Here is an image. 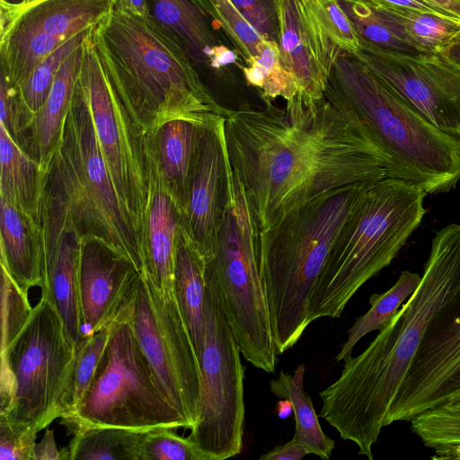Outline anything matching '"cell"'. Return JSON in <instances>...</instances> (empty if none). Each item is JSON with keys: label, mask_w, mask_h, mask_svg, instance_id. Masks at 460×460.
Listing matches in <instances>:
<instances>
[{"label": "cell", "mask_w": 460, "mask_h": 460, "mask_svg": "<svg viewBox=\"0 0 460 460\" xmlns=\"http://www.w3.org/2000/svg\"><path fill=\"white\" fill-rule=\"evenodd\" d=\"M86 40L63 62L46 102L34 113L31 158L45 172L60 142L64 121L82 69Z\"/></svg>", "instance_id": "24"}, {"label": "cell", "mask_w": 460, "mask_h": 460, "mask_svg": "<svg viewBox=\"0 0 460 460\" xmlns=\"http://www.w3.org/2000/svg\"><path fill=\"white\" fill-rule=\"evenodd\" d=\"M115 6L116 0L0 1V75L18 89L48 55L95 28Z\"/></svg>", "instance_id": "14"}, {"label": "cell", "mask_w": 460, "mask_h": 460, "mask_svg": "<svg viewBox=\"0 0 460 460\" xmlns=\"http://www.w3.org/2000/svg\"><path fill=\"white\" fill-rule=\"evenodd\" d=\"M214 21L245 58H254L264 39L246 22L231 0H205Z\"/></svg>", "instance_id": "38"}, {"label": "cell", "mask_w": 460, "mask_h": 460, "mask_svg": "<svg viewBox=\"0 0 460 460\" xmlns=\"http://www.w3.org/2000/svg\"><path fill=\"white\" fill-rule=\"evenodd\" d=\"M45 174L0 124V198L41 227Z\"/></svg>", "instance_id": "26"}, {"label": "cell", "mask_w": 460, "mask_h": 460, "mask_svg": "<svg viewBox=\"0 0 460 460\" xmlns=\"http://www.w3.org/2000/svg\"><path fill=\"white\" fill-rule=\"evenodd\" d=\"M410 423L412 433L433 450L432 459L460 460V413L436 406L417 414Z\"/></svg>", "instance_id": "35"}, {"label": "cell", "mask_w": 460, "mask_h": 460, "mask_svg": "<svg viewBox=\"0 0 460 460\" xmlns=\"http://www.w3.org/2000/svg\"><path fill=\"white\" fill-rule=\"evenodd\" d=\"M373 182L326 192L259 234L258 264L278 355L310 324L309 305L332 247Z\"/></svg>", "instance_id": "6"}, {"label": "cell", "mask_w": 460, "mask_h": 460, "mask_svg": "<svg viewBox=\"0 0 460 460\" xmlns=\"http://www.w3.org/2000/svg\"><path fill=\"white\" fill-rule=\"evenodd\" d=\"M112 325L93 333H85L76 343L75 356L60 402L61 420L72 416L77 411L88 391L107 347Z\"/></svg>", "instance_id": "33"}, {"label": "cell", "mask_w": 460, "mask_h": 460, "mask_svg": "<svg viewBox=\"0 0 460 460\" xmlns=\"http://www.w3.org/2000/svg\"><path fill=\"white\" fill-rule=\"evenodd\" d=\"M67 428L73 439L62 449L63 460H134L140 430L87 425Z\"/></svg>", "instance_id": "29"}, {"label": "cell", "mask_w": 460, "mask_h": 460, "mask_svg": "<svg viewBox=\"0 0 460 460\" xmlns=\"http://www.w3.org/2000/svg\"><path fill=\"white\" fill-rule=\"evenodd\" d=\"M293 412V405L292 402L287 399L282 398L279 400L277 404V413L279 418L287 419Z\"/></svg>", "instance_id": "50"}, {"label": "cell", "mask_w": 460, "mask_h": 460, "mask_svg": "<svg viewBox=\"0 0 460 460\" xmlns=\"http://www.w3.org/2000/svg\"><path fill=\"white\" fill-rule=\"evenodd\" d=\"M305 370L301 364L292 376L280 371L278 378L270 382V389L278 398H287L292 402L296 421L293 438L302 444L309 454L329 459L335 441L323 431L313 402L305 391Z\"/></svg>", "instance_id": "28"}, {"label": "cell", "mask_w": 460, "mask_h": 460, "mask_svg": "<svg viewBox=\"0 0 460 460\" xmlns=\"http://www.w3.org/2000/svg\"><path fill=\"white\" fill-rule=\"evenodd\" d=\"M436 128L460 137V69L440 54L406 56L360 45L354 54Z\"/></svg>", "instance_id": "16"}, {"label": "cell", "mask_w": 460, "mask_h": 460, "mask_svg": "<svg viewBox=\"0 0 460 460\" xmlns=\"http://www.w3.org/2000/svg\"><path fill=\"white\" fill-rule=\"evenodd\" d=\"M38 432L30 426L0 420V460H34Z\"/></svg>", "instance_id": "43"}, {"label": "cell", "mask_w": 460, "mask_h": 460, "mask_svg": "<svg viewBox=\"0 0 460 460\" xmlns=\"http://www.w3.org/2000/svg\"><path fill=\"white\" fill-rule=\"evenodd\" d=\"M460 288V225L434 237L421 280L390 323L358 356H347L339 378L320 392V417L358 455L373 459V446L420 345L430 320Z\"/></svg>", "instance_id": "2"}, {"label": "cell", "mask_w": 460, "mask_h": 460, "mask_svg": "<svg viewBox=\"0 0 460 460\" xmlns=\"http://www.w3.org/2000/svg\"><path fill=\"white\" fill-rule=\"evenodd\" d=\"M32 310L29 297L1 267V350L5 349L20 333Z\"/></svg>", "instance_id": "40"}, {"label": "cell", "mask_w": 460, "mask_h": 460, "mask_svg": "<svg viewBox=\"0 0 460 460\" xmlns=\"http://www.w3.org/2000/svg\"><path fill=\"white\" fill-rule=\"evenodd\" d=\"M449 63L460 69V32L439 53Z\"/></svg>", "instance_id": "47"}, {"label": "cell", "mask_w": 460, "mask_h": 460, "mask_svg": "<svg viewBox=\"0 0 460 460\" xmlns=\"http://www.w3.org/2000/svg\"><path fill=\"white\" fill-rule=\"evenodd\" d=\"M438 406H440V407L444 408L445 410H447V411H450L453 412L460 413V397L451 399V400L446 402L445 403H442Z\"/></svg>", "instance_id": "51"}, {"label": "cell", "mask_w": 460, "mask_h": 460, "mask_svg": "<svg viewBox=\"0 0 460 460\" xmlns=\"http://www.w3.org/2000/svg\"><path fill=\"white\" fill-rule=\"evenodd\" d=\"M260 229L232 166L216 243L204 258L205 280L245 360L273 373L278 353L258 264Z\"/></svg>", "instance_id": "8"}, {"label": "cell", "mask_w": 460, "mask_h": 460, "mask_svg": "<svg viewBox=\"0 0 460 460\" xmlns=\"http://www.w3.org/2000/svg\"><path fill=\"white\" fill-rule=\"evenodd\" d=\"M326 33L342 50L355 54L360 42L354 27L337 0H305Z\"/></svg>", "instance_id": "41"}, {"label": "cell", "mask_w": 460, "mask_h": 460, "mask_svg": "<svg viewBox=\"0 0 460 460\" xmlns=\"http://www.w3.org/2000/svg\"><path fill=\"white\" fill-rule=\"evenodd\" d=\"M426 193L403 179L370 184L337 236L311 296L308 322L339 318L370 279L397 256L425 215Z\"/></svg>", "instance_id": "7"}, {"label": "cell", "mask_w": 460, "mask_h": 460, "mask_svg": "<svg viewBox=\"0 0 460 460\" xmlns=\"http://www.w3.org/2000/svg\"><path fill=\"white\" fill-rule=\"evenodd\" d=\"M141 276L132 262L103 243L82 241L80 297L85 333L102 331L129 315Z\"/></svg>", "instance_id": "18"}, {"label": "cell", "mask_w": 460, "mask_h": 460, "mask_svg": "<svg viewBox=\"0 0 460 460\" xmlns=\"http://www.w3.org/2000/svg\"><path fill=\"white\" fill-rule=\"evenodd\" d=\"M29 1H30V0H28V2H29ZM28 2H27V3H28Z\"/></svg>", "instance_id": "55"}, {"label": "cell", "mask_w": 460, "mask_h": 460, "mask_svg": "<svg viewBox=\"0 0 460 460\" xmlns=\"http://www.w3.org/2000/svg\"><path fill=\"white\" fill-rule=\"evenodd\" d=\"M10 4H22L27 3L28 0H0Z\"/></svg>", "instance_id": "52"}, {"label": "cell", "mask_w": 460, "mask_h": 460, "mask_svg": "<svg viewBox=\"0 0 460 460\" xmlns=\"http://www.w3.org/2000/svg\"><path fill=\"white\" fill-rule=\"evenodd\" d=\"M91 41L110 84L152 138L173 119L203 127L230 114L205 86L181 40L152 15L115 6Z\"/></svg>", "instance_id": "3"}, {"label": "cell", "mask_w": 460, "mask_h": 460, "mask_svg": "<svg viewBox=\"0 0 460 460\" xmlns=\"http://www.w3.org/2000/svg\"><path fill=\"white\" fill-rule=\"evenodd\" d=\"M181 223L179 209L155 177L147 223L146 261L143 274L165 292L175 288L174 270Z\"/></svg>", "instance_id": "25"}, {"label": "cell", "mask_w": 460, "mask_h": 460, "mask_svg": "<svg viewBox=\"0 0 460 460\" xmlns=\"http://www.w3.org/2000/svg\"><path fill=\"white\" fill-rule=\"evenodd\" d=\"M377 7L397 26L408 43L427 54H439L460 32V19L455 17L407 8Z\"/></svg>", "instance_id": "31"}, {"label": "cell", "mask_w": 460, "mask_h": 460, "mask_svg": "<svg viewBox=\"0 0 460 460\" xmlns=\"http://www.w3.org/2000/svg\"><path fill=\"white\" fill-rule=\"evenodd\" d=\"M76 343L41 296L26 324L1 350L0 420L38 431L59 418Z\"/></svg>", "instance_id": "9"}, {"label": "cell", "mask_w": 460, "mask_h": 460, "mask_svg": "<svg viewBox=\"0 0 460 460\" xmlns=\"http://www.w3.org/2000/svg\"><path fill=\"white\" fill-rule=\"evenodd\" d=\"M173 429L162 427L140 430L134 460H209L189 437L182 438Z\"/></svg>", "instance_id": "37"}, {"label": "cell", "mask_w": 460, "mask_h": 460, "mask_svg": "<svg viewBox=\"0 0 460 460\" xmlns=\"http://www.w3.org/2000/svg\"><path fill=\"white\" fill-rule=\"evenodd\" d=\"M1 267L28 296L43 285L41 227L7 200L0 198Z\"/></svg>", "instance_id": "20"}, {"label": "cell", "mask_w": 460, "mask_h": 460, "mask_svg": "<svg viewBox=\"0 0 460 460\" xmlns=\"http://www.w3.org/2000/svg\"><path fill=\"white\" fill-rule=\"evenodd\" d=\"M31 1H32V0H30L29 2H31Z\"/></svg>", "instance_id": "54"}, {"label": "cell", "mask_w": 460, "mask_h": 460, "mask_svg": "<svg viewBox=\"0 0 460 460\" xmlns=\"http://www.w3.org/2000/svg\"><path fill=\"white\" fill-rule=\"evenodd\" d=\"M420 280L421 276L419 273L403 270L389 289L371 295L370 308L355 320L348 331V338L335 360L340 362L345 357L351 355L355 345L367 333L385 328L416 290Z\"/></svg>", "instance_id": "30"}, {"label": "cell", "mask_w": 460, "mask_h": 460, "mask_svg": "<svg viewBox=\"0 0 460 460\" xmlns=\"http://www.w3.org/2000/svg\"><path fill=\"white\" fill-rule=\"evenodd\" d=\"M226 118L201 126L181 223L203 258L213 251L226 199L231 164Z\"/></svg>", "instance_id": "17"}, {"label": "cell", "mask_w": 460, "mask_h": 460, "mask_svg": "<svg viewBox=\"0 0 460 460\" xmlns=\"http://www.w3.org/2000/svg\"><path fill=\"white\" fill-rule=\"evenodd\" d=\"M324 97L364 125L383 153L387 177L411 181L426 195L449 191L460 181V137L436 128L354 54L340 53Z\"/></svg>", "instance_id": "5"}, {"label": "cell", "mask_w": 460, "mask_h": 460, "mask_svg": "<svg viewBox=\"0 0 460 460\" xmlns=\"http://www.w3.org/2000/svg\"><path fill=\"white\" fill-rule=\"evenodd\" d=\"M128 320L164 394L191 429L198 421L202 375L175 288L162 291L143 274Z\"/></svg>", "instance_id": "13"}, {"label": "cell", "mask_w": 460, "mask_h": 460, "mask_svg": "<svg viewBox=\"0 0 460 460\" xmlns=\"http://www.w3.org/2000/svg\"><path fill=\"white\" fill-rule=\"evenodd\" d=\"M225 135L261 232L326 192L387 177L364 125L325 97L242 104L226 118Z\"/></svg>", "instance_id": "1"}, {"label": "cell", "mask_w": 460, "mask_h": 460, "mask_svg": "<svg viewBox=\"0 0 460 460\" xmlns=\"http://www.w3.org/2000/svg\"><path fill=\"white\" fill-rule=\"evenodd\" d=\"M93 29L75 35L48 55L16 89L22 102L33 113L46 102L63 62L91 36Z\"/></svg>", "instance_id": "36"}, {"label": "cell", "mask_w": 460, "mask_h": 460, "mask_svg": "<svg viewBox=\"0 0 460 460\" xmlns=\"http://www.w3.org/2000/svg\"><path fill=\"white\" fill-rule=\"evenodd\" d=\"M350 20L360 45L406 56L427 54L408 43L380 8L363 0H337Z\"/></svg>", "instance_id": "32"}, {"label": "cell", "mask_w": 460, "mask_h": 460, "mask_svg": "<svg viewBox=\"0 0 460 460\" xmlns=\"http://www.w3.org/2000/svg\"><path fill=\"white\" fill-rule=\"evenodd\" d=\"M448 16L460 19V0H425Z\"/></svg>", "instance_id": "48"}, {"label": "cell", "mask_w": 460, "mask_h": 460, "mask_svg": "<svg viewBox=\"0 0 460 460\" xmlns=\"http://www.w3.org/2000/svg\"><path fill=\"white\" fill-rule=\"evenodd\" d=\"M34 460H63L62 450H58L53 430L47 429L43 438L36 443Z\"/></svg>", "instance_id": "46"}, {"label": "cell", "mask_w": 460, "mask_h": 460, "mask_svg": "<svg viewBox=\"0 0 460 460\" xmlns=\"http://www.w3.org/2000/svg\"><path fill=\"white\" fill-rule=\"evenodd\" d=\"M43 268L60 237L96 240L142 275L146 243L125 208L102 156L85 92L77 80L60 142L45 174L41 213Z\"/></svg>", "instance_id": "4"}, {"label": "cell", "mask_w": 460, "mask_h": 460, "mask_svg": "<svg viewBox=\"0 0 460 460\" xmlns=\"http://www.w3.org/2000/svg\"><path fill=\"white\" fill-rule=\"evenodd\" d=\"M78 81L87 96L100 148L118 195L147 247L155 179L152 137L110 84L91 36L85 42Z\"/></svg>", "instance_id": "11"}, {"label": "cell", "mask_w": 460, "mask_h": 460, "mask_svg": "<svg viewBox=\"0 0 460 460\" xmlns=\"http://www.w3.org/2000/svg\"><path fill=\"white\" fill-rule=\"evenodd\" d=\"M262 39L279 44V0H231Z\"/></svg>", "instance_id": "42"}, {"label": "cell", "mask_w": 460, "mask_h": 460, "mask_svg": "<svg viewBox=\"0 0 460 460\" xmlns=\"http://www.w3.org/2000/svg\"><path fill=\"white\" fill-rule=\"evenodd\" d=\"M34 113L25 105L16 89L0 75V124L13 141L31 157Z\"/></svg>", "instance_id": "39"}, {"label": "cell", "mask_w": 460, "mask_h": 460, "mask_svg": "<svg viewBox=\"0 0 460 460\" xmlns=\"http://www.w3.org/2000/svg\"><path fill=\"white\" fill-rule=\"evenodd\" d=\"M175 291L200 360L206 326L205 261L181 223L175 259Z\"/></svg>", "instance_id": "27"}, {"label": "cell", "mask_w": 460, "mask_h": 460, "mask_svg": "<svg viewBox=\"0 0 460 460\" xmlns=\"http://www.w3.org/2000/svg\"><path fill=\"white\" fill-rule=\"evenodd\" d=\"M116 7L123 9V0H116Z\"/></svg>", "instance_id": "53"}, {"label": "cell", "mask_w": 460, "mask_h": 460, "mask_svg": "<svg viewBox=\"0 0 460 460\" xmlns=\"http://www.w3.org/2000/svg\"><path fill=\"white\" fill-rule=\"evenodd\" d=\"M122 10L139 16L151 15L147 0H123Z\"/></svg>", "instance_id": "49"}, {"label": "cell", "mask_w": 460, "mask_h": 460, "mask_svg": "<svg viewBox=\"0 0 460 460\" xmlns=\"http://www.w3.org/2000/svg\"><path fill=\"white\" fill-rule=\"evenodd\" d=\"M82 240L63 234L54 253L45 262L41 296L54 305L71 338L77 343L84 335L80 297Z\"/></svg>", "instance_id": "22"}, {"label": "cell", "mask_w": 460, "mask_h": 460, "mask_svg": "<svg viewBox=\"0 0 460 460\" xmlns=\"http://www.w3.org/2000/svg\"><path fill=\"white\" fill-rule=\"evenodd\" d=\"M151 15L172 32L193 61L213 68L226 47L216 33L205 0H147Z\"/></svg>", "instance_id": "23"}, {"label": "cell", "mask_w": 460, "mask_h": 460, "mask_svg": "<svg viewBox=\"0 0 460 460\" xmlns=\"http://www.w3.org/2000/svg\"><path fill=\"white\" fill-rule=\"evenodd\" d=\"M279 61L309 100L324 97L332 66L342 51L305 0H279Z\"/></svg>", "instance_id": "19"}, {"label": "cell", "mask_w": 460, "mask_h": 460, "mask_svg": "<svg viewBox=\"0 0 460 460\" xmlns=\"http://www.w3.org/2000/svg\"><path fill=\"white\" fill-rule=\"evenodd\" d=\"M241 354L219 305L207 288L199 415L189 438L209 460L231 458L243 449L245 405Z\"/></svg>", "instance_id": "12"}, {"label": "cell", "mask_w": 460, "mask_h": 460, "mask_svg": "<svg viewBox=\"0 0 460 460\" xmlns=\"http://www.w3.org/2000/svg\"><path fill=\"white\" fill-rule=\"evenodd\" d=\"M128 316L113 323L93 382L77 411L62 420L64 425L190 429L164 394Z\"/></svg>", "instance_id": "10"}, {"label": "cell", "mask_w": 460, "mask_h": 460, "mask_svg": "<svg viewBox=\"0 0 460 460\" xmlns=\"http://www.w3.org/2000/svg\"><path fill=\"white\" fill-rule=\"evenodd\" d=\"M306 448L292 438L284 445L278 446L260 456L261 460H301L308 455Z\"/></svg>", "instance_id": "44"}, {"label": "cell", "mask_w": 460, "mask_h": 460, "mask_svg": "<svg viewBox=\"0 0 460 460\" xmlns=\"http://www.w3.org/2000/svg\"><path fill=\"white\" fill-rule=\"evenodd\" d=\"M201 126L184 119L166 122L151 139L154 175L182 215Z\"/></svg>", "instance_id": "21"}, {"label": "cell", "mask_w": 460, "mask_h": 460, "mask_svg": "<svg viewBox=\"0 0 460 460\" xmlns=\"http://www.w3.org/2000/svg\"><path fill=\"white\" fill-rule=\"evenodd\" d=\"M460 397V288L440 306L391 404L386 419L417 414Z\"/></svg>", "instance_id": "15"}, {"label": "cell", "mask_w": 460, "mask_h": 460, "mask_svg": "<svg viewBox=\"0 0 460 460\" xmlns=\"http://www.w3.org/2000/svg\"><path fill=\"white\" fill-rule=\"evenodd\" d=\"M370 4L386 7L391 9L407 8L422 12L436 13L447 15L441 10L438 9L425 0H363Z\"/></svg>", "instance_id": "45"}, {"label": "cell", "mask_w": 460, "mask_h": 460, "mask_svg": "<svg viewBox=\"0 0 460 460\" xmlns=\"http://www.w3.org/2000/svg\"><path fill=\"white\" fill-rule=\"evenodd\" d=\"M242 68L246 82L260 91L264 102L279 97L288 102L300 93L296 80L280 64L276 42L263 40L257 56L246 60Z\"/></svg>", "instance_id": "34"}]
</instances>
